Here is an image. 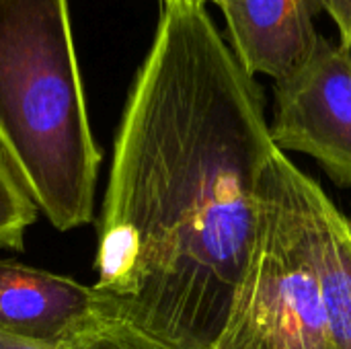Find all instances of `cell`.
I'll list each match as a JSON object with an SVG mask.
<instances>
[{"mask_svg":"<svg viewBox=\"0 0 351 349\" xmlns=\"http://www.w3.org/2000/svg\"><path fill=\"white\" fill-rule=\"evenodd\" d=\"M274 150L263 91L206 0H162L113 144L95 257L99 313L175 349H214Z\"/></svg>","mask_w":351,"mask_h":349,"instance_id":"obj_1","label":"cell"},{"mask_svg":"<svg viewBox=\"0 0 351 349\" xmlns=\"http://www.w3.org/2000/svg\"><path fill=\"white\" fill-rule=\"evenodd\" d=\"M0 154L58 230L93 222L101 152L68 0H0Z\"/></svg>","mask_w":351,"mask_h":349,"instance_id":"obj_2","label":"cell"},{"mask_svg":"<svg viewBox=\"0 0 351 349\" xmlns=\"http://www.w3.org/2000/svg\"><path fill=\"white\" fill-rule=\"evenodd\" d=\"M304 177L274 150L251 251L214 349H333L315 267Z\"/></svg>","mask_w":351,"mask_h":349,"instance_id":"obj_3","label":"cell"},{"mask_svg":"<svg viewBox=\"0 0 351 349\" xmlns=\"http://www.w3.org/2000/svg\"><path fill=\"white\" fill-rule=\"evenodd\" d=\"M269 136L278 150L302 152L339 187H351V64L321 35L311 58L274 86Z\"/></svg>","mask_w":351,"mask_h":349,"instance_id":"obj_4","label":"cell"},{"mask_svg":"<svg viewBox=\"0 0 351 349\" xmlns=\"http://www.w3.org/2000/svg\"><path fill=\"white\" fill-rule=\"evenodd\" d=\"M99 315L93 286L0 259V333L64 348Z\"/></svg>","mask_w":351,"mask_h":349,"instance_id":"obj_5","label":"cell"},{"mask_svg":"<svg viewBox=\"0 0 351 349\" xmlns=\"http://www.w3.org/2000/svg\"><path fill=\"white\" fill-rule=\"evenodd\" d=\"M224 12L230 49L255 78L274 82L296 72L315 51L321 33L315 14L323 0H210Z\"/></svg>","mask_w":351,"mask_h":349,"instance_id":"obj_6","label":"cell"},{"mask_svg":"<svg viewBox=\"0 0 351 349\" xmlns=\"http://www.w3.org/2000/svg\"><path fill=\"white\" fill-rule=\"evenodd\" d=\"M304 197L331 344L351 349V218L311 175L304 177Z\"/></svg>","mask_w":351,"mask_h":349,"instance_id":"obj_7","label":"cell"},{"mask_svg":"<svg viewBox=\"0 0 351 349\" xmlns=\"http://www.w3.org/2000/svg\"><path fill=\"white\" fill-rule=\"evenodd\" d=\"M37 206L0 154V249H23L25 230L37 220Z\"/></svg>","mask_w":351,"mask_h":349,"instance_id":"obj_8","label":"cell"},{"mask_svg":"<svg viewBox=\"0 0 351 349\" xmlns=\"http://www.w3.org/2000/svg\"><path fill=\"white\" fill-rule=\"evenodd\" d=\"M64 349H175L119 319L99 315L82 327Z\"/></svg>","mask_w":351,"mask_h":349,"instance_id":"obj_9","label":"cell"},{"mask_svg":"<svg viewBox=\"0 0 351 349\" xmlns=\"http://www.w3.org/2000/svg\"><path fill=\"white\" fill-rule=\"evenodd\" d=\"M323 10L329 12L339 29V45L351 41V0H323Z\"/></svg>","mask_w":351,"mask_h":349,"instance_id":"obj_10","label":"cell"},{"mask_svg":"<svg viewBox=\"0 0 351 349\" xmlns=\"http://www.w3.org/2000/svg\"><path fill=\"white\" fill-rule=\"evenodd\" d=\"M0 349H64L60 346H47V344H37V341H29V339H21V337H12V335H4L0 333Z\"/></svg>","mask_w":351,"mask_h":349,"instance_id":"obj_11","label":"cell"},{"mask_svg":"<svg viewBox=\"0 0 351 349\" xmlns=\"http://www.w3.org/2000/svg\"><path fill=\"white\" fill-rule=\"evenodd\" d=\"M337 45H339V43H337ZM339 47H341L343 56H346V58L350 60V64H351V41H350V43H346V45H339Z\"/></svg>","mask_w":351,"mask_h":349,"instance_id":"obj_12","label":"cell"},{"mask_svg":"<svg viewBox=\"0 0 351 349\" xmlns=\"http://www.w3.org/2000/svg\"><path fill=\"white\" fill-rule=\"evenodd\" d=\"M206 2H208V0H206Z\"/></svg>","mask_w":351,"mask_h":349,"instance_id":"obj_13","label":"cell"}]
</instances>
